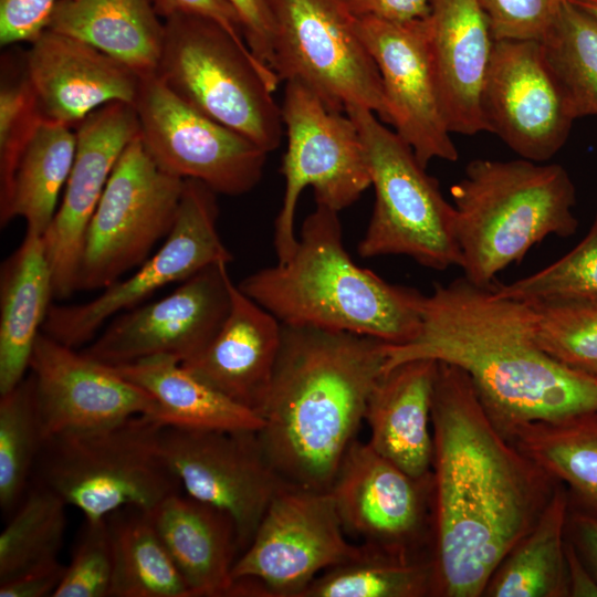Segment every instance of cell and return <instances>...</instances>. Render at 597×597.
I'll return each instance as SVG.
<instances>
[{
    "instance_id": "obj_1",
    "label": "cell",
    "mask_w": 597,
    "mask_h": 597,
    "mask_svg": "<svg viewBox=\"0 0 597 597\" xmlns=\"http://www.w3.org/2000/svg\"><path fill=\"white\" fill-rule=\"evenodd\" d=\"M431 425L432 596L481 597L557 481L494 423L467 373L438 362Z\"/></svg>"
},
{
    "instance_id": "obj_2",
    "label": "cell",
    "mask_w": 597,
    "mask_h": 597,
    "mask_svg": "<svg viewBox=\"0 0 597 597\" xmlns=\"http://www.w3.org/2000/svg\"><path fill=\"white\" fill-rule=\"evenodd\" d=\"M385 352L384 371L420 358L461 368L503 433L597 413V376L540 345L533 304L463 275L423 294L418 333L404 344H386Z\"/></svg>"
},
{
    "instance_id": "obj_3",
    "label": "cell",
    "mask_w": 597,
    "mask_h": 597,
    "mask_svg": "<svg viewBox=\"0 0 597 597\" xmlns=\"http://www.w3.org/2000/svg\"><path fill=\"white\" fill-rule=\"evenodd\" d=\"M387 343L349 332L282 324L281 347L256 413L261 448L292 485L329 491L365 421Z\"/></svg>"
},
{
    "instance_id": "obj_4",
    "label": "cell",
    "mask_w": 597,
    "mask_h": 597,
    "mask_svg": "<svg viewBox=\"0 0 597 597\" xmlns=\"http://www.w3.org/2000/svg\"><path fill=\"white\" fill-rule=\"evenodd\" d=\"M238 286L283 325L404 344L418 333L423 294L391 284L347 253L338 212L322 205L303 221L291 258Z\"/></svg>"
},
{
    "instance_id": "obj_5",
    "label": "cell",
    "mask_w": 597,
    "mask_h": 597,
    "mask_svg": "<svg viewBox=\"0 0 597 597\" xmlns=\"http://www.w3.org/2000/svg\"><path fill=\"white\" fill-rule=\"evenodd\" d=\"M463 276L480 286L544 239L577 230L575 186L558 164L473 159L451 188Z\"/></svg>"
},
{
    "instance_id": "obj_6",
    "label": "cell",
    "mask_w": 597,
    "mask_h": 597,
    "mask_svg": "<svg viewBox=\"0 0 597 597\" xmlns=\"http://www.w3.org/2000/svg\"><path fill=\"white\" fill-rule=\"evenodd\" d=\"M165 22L156 75L185 103L268 154L284 134L273 97L280 81L247 44L217 22L177 15Z\"/></svg>"
},
{
    "instance_id": "obj_7",
    "label": "cell",
    "mask_w": 597,
    "mask_h": 597,
    "mask_svg": "<svg viewBox=\"0 0 597 597\" xmlns=\"http://www.w3.org/2000/svg\"><path fill=\"white\" fill-rule=\"evenodd\" d=\"M164 426L147 415L45 440L32 482L57 494L86 520L126 506L151 510L182 491L160 448Z\"/></svg>"
},
{
    "instance_id": "obj_8",
    "label": "cell",
    "mask_w": 597,
    "mask_h": 597,
    "mask_svg": "<svg viewBox=\"0 0 597 597\" xmlns=\"http://www.w3.org/2000/svg\"><path fill=\"white\" fill-rule=\"evenodd\" d=\"M345 113L365 145L375 191L373 213L357 247L359 255H405L438 271L460 268L455 210L438 181L376 114L360 107Z\"/></svg>"
},
{
    "instance_id": "obj_9",
    "label": "cell",
    "mask_w": 597,
    "mask_h": 597,
    "mask_svg": "<svg viewBox=\"0 0 597 597\" xmlns=\"http://www.w3.org/2000/svg\"><path fill=\"white\" fill-rule=\"evenodd\" d=\"M271 69L280 82H298L332 111L360 107L390 125L378 69L342 0H270Z\"/></svg>"
},
{
    "instance_id": "obj_10",
    "label": "cell",
    "mask_w": 597,
    "mask_h": 597,
    "mask_svg": "<svg viewBox=\"0 0 597 597\" xmlns=\"http://www.w3.org/2000/svg\"><path fill=\"white\" fill-rule=\"evenodd\" d=\"M281 112L287 147L281 167L284 196L274 223L277 262L289 260L296 248L294 220L304 188L313 189L316 205L339 212L371 186L365 145L346 113L329 109L294 81L285 83Z\"/></svg>"
},
{
    "instance_id": "obj_11",
    "label": "cell",
    "mask_w": 597,
    "mask_h": 597,
    "mask_svg": "<svg viewBox=\"0 0 597 597\" xmlns=\"http://www.w3.org/2000/svg\"><path fill=\"white\" fill-rule=\"evenodd\" d=\"M184 186L154 163L138 134L115 164L88 223L76 291L103 290L146 261L170 232Z\"/></svg>"
},
{
    "instance_id": "obj_12",
    "label": "cell",
    "mask_w": 597,
    "mask_h": 597,
    "mask_svg": "<svg viewBox=\"0 0 597 597\" xmlns=\"http://www.w3.org/2000/svg\"><path fill=\"white\" fill-rule=\"evenodd\" d=\"M217 193L186 179L175 223L161 247L126 279L81 304L51 305L42 333L72 348L87 345L102 326L158 290L182 282L205 268L230 263L232 253L218 232Z\"/></svg>"
},
{
    "instance_id": "obj_13",
    "label": "cell",
    "mask_w": 597,
    "mask_h": 597,
    "mask_svg": "<svg viewBox=\"0 0 597 597\" xmlns=\"http://www.w3.org/2000/svg\"><path fill=\"white\" fill-rule=\"evenodd\" d=\"M133 105L140 140L163 171L227 196L244 195L261 180L268 153L185 103L156 73L142 76Z\"/></svg>"
},
{
    "instance_id": "obj_14",
    "label": "cell",
    "mask_w": 597,
    "mask_h": 597,
    "mask_svg": "<svg viewBox=\"0 0 597 597\" xmlns=\"http://www.w3.org/2000/svg\"><path fill=\"white\" fill-rule=\"evenodd\" d=\"M345 533L329 491L285 482L237 558L232 578L254 580L263 597H300L321 573L360 552Z\"/></svg>"
},
{
    "instance_id": "obj_15",
    "label": "cell",
    "mask_w": 597,
    "mask_h": 597,
    "mask_svg": "<svg viewBox=\"0 0 597 597\" xmlns=\"http://www.w3.org/2000/svg\"><path fill=\"white\" fill-rule=\"evenodd\" d=\"M256 432L163 427L160 433L163 455L182 491L232 519L240 554L285 483L266 459Z\"/></svg>"
},
{
    "instance_id": "obj_16",
    "label": "cell",
    "mask_w": 597,
    "mask_h": 597,
    "mask_svg": "<svg viewBox=\"0 0 597 597\" xmlns=\"http://www.w3.org/2000/svg\"><path fill=\"white\" fill-rule=\"evenodd\" d=\"M228 264H211L163 298L116 315L81 352L109 366L155 356L174 357L181 364L195 358L230 312L233 281Z\"/></svg>"
},
{
    "instance_id": "obj_17",
    "label": "cell",
    "mask_w": 597,
    "mask_h": 597,
    "mask_svg": "<svg viewBox=\"0 0 597 597\" xmlns=\"http://www.w3.org/2000/svg\"><path fill=\"white\" fill-rule=\"evenodd\" d=\"M345 532L402 557L430 556L432 472L415 478L355 439L329 490Z\"/></svg>"
},
{
    "instance_id": "obj_18",
    "label": "cell",
    "mask_w": 597,
    "mask_h": 597,
    "mask_svg": "<svg viewBox=\"0 0 597 597\" xmlns=\"http://www.w3.org/2000/svg\"><path fill=\"white\" fill-rule=\"evenodd\" d=\"M488 132L521 158L551 159L565 144L576 119L541 41L494 42L482 91Z\"/></svg>"
},
{
    "instance_id": "obj_19",
    "label": "cell",
    "mask_w": 597,
    "mask_h": 597,
    "mask_svg": "<svg viewBox=\"0 0 597 597\" xmlns=\"http://www.w3.org/2000/svg\"><path fill=\"white\" fill-rule=\"evenodd\" d=\"M356 27L381 78L396 134L425 167L433 159L455 161L428 49L426 18L389 21L357 18Z\"/></svg>"
},
{
    "instance_id": "obj_20",
    "label": "cell",
    "mask_w": 597,
    "mask_h": 597,
    "mask_svg": "<svg viewBox=\"0 0 597 597\" xmlns=\"http://www.w3.org/2000/svg\"><path fill=\"white\" fill-rule=\"evenodd\" d=\"M75 349L44 333L33 348L29 370L45 440L134 416L154 417L156 404L147 391Z\"/></svg>"
},
{
    "instance_id": "obj_21",
    "label": "cell",
    "mask_w": 597,
    "mask_h": 597,
    "mask_svg": "<svg viewBox=\"0 0 597 597\" xmlns=\"http://www.w3.org/2000/svg\"><path fill=\"white\" fill-rule=\"evenodd\" d=\"M76 149L56 213L43 234L54 297L76 291L85 233L112 170L126 146L139 134L133 104L108 103L75 126Z\"/></svg>"
},
{
    "instance_id": "obj_22",
    "label": "cell",
    "mask_w": 597,
    "mask_h": 597,
    "mask_svg": "<svg viewBox=\"0 0 597 597\" xmlns=\"http://www.w3.org/2000/svg\"><path fill=\"white\" fill-rule=\"evenodd\" d=\"M23 57L39 112L46 119L75 127L108 103L136 100L142 76L77 38L46 29Z\"/></svg>"
},
{
    "instance_id": "obj_23",
    "label": "cell",
    "mask_w": 597,
    "mask_h": 597,
    "mask_svg": "<svg viewBox=\"0 0 597 597\" xmlns=\"http://www.w3.org/2000/svg\"><path fill=\"white\" fill-rule=\"evenodd\" d=\"M428 49L437 91L451 134L488 132L482 91L494 38L479 0H430Z\"/></svg>"
},
{
    "instance_id": "obj_24",
    "label": "cell",
    "mask_w": 597,
    "mask_h": 597,
    "mask_svg": "<svg viewBox=\"0 0 597 597\" xmlns=\"http://www.w3.org/2000/svg\"><path fill=\"white\" fill-rule=\"evenodd\" d=\"M281 341V322L233 282L223 325L198 356L181 365L232 401L256 412L271 384Z\"/></svg>"
},
{
    "instance_id": "obj_25",
    "label": "cell",
    "mask_w": 597,
    "mask_h": 597,
    "mask_svg": "<svg viewBox=\"0 0 597 597\" xmlns=\"http://www.w3.org/2000/svg\"><path fill=\"white\" fill-rule=\"evenodd\" d=\"M438 362L420 358L384 371L366 406L368 443L411 476H429L433 437L431 407Z\"/></svg>"
},
{
    "instance_id": "obj_26",
    "label": "cell",
    "mask_w": 597,
    "mask_h": 597,
    "mask_svg": "<svg viewBox=\"0 0 597 597\" xmlns=\"http://www.w3.org/2000/svg\"><path fill=\"white\" fill-rule=\"evenodd\" d=\"M149 513L192 597L231 596L232 568L240 555L232 519L184 491Z\"/></svg>"
},
{
    "instance_id": "obj_27",
    "label": "cell",
    "mask_w": 597,
    "mask_h": 597,
    "mask_svg": "<svg viewBox=\"0 0 597 597\" xmlns=\"http://www.w3.org/2000/svg\"><path fill=\"white\" fill-rule=\"evenodd\" d=\"M54 297L43 235L25 232L0 270V395L27 376Z\"/></svg>"
},
{
    "instance_id": "obj_28",
    "label": "cell",
    "mask_w": 597,
    "mask_h": 597,
    "mask_svg": "<svg viewBox=\"0 0 597 597\" xmlns=\"http://www.w3.org/2000/svg\"><path fill=\"white\" fill-rule=\"evenodd\" d=\"M46 29L85 41L146 76L157 71L165 22L153 0H57Z\"/></svg>"
},
{
    "instance_id": "obj_29",
    "label": "cell",
    "mask_w": 597,
    "mask_h": 597,
    "mask_svg": "<svg viewBox=\"0 0 597 597\" xmlns=\"http://www.w3.org/2000/svg\"><path fill=\"white\" fill-rule=\"evenodd\" d=\"M112 367L151 396L153 419L164 427L259 431L263 425L256 412L217 391L174 357Z\"/></svg>"
},
{
    "instance_id": "obj_30",
    "label": "cell",
    "mask_w": 597,
    "mask_h": 597,
    "mask_svg": "<svg viewBox=\"0 0 597 597\" xmlns=\"http://www.w3.org/2000/svg\"><path fill=\"white\" fill-rule=\"evenodd\" d=\"M74 127L41 117L18 157L11 181L0 195V224L20 217L27 232L43 235L59 208L76 149Z\"/></svg>"
},
{
    "instance_id": "obj_31",
    "label": "cell",
    "mask_w": 597,
    "mask_h": 597,
    "mask_svg": "<svg viewBox=\"0 0 597 597\" xmlns=\"http://www.w3.org/2000/svg\"><path fill=\"white\" fill-rule=\"evenodd\" d=\"M569 502L557 482L532 530L500 563L484 590L486 597H569L566 531Z\"/></svg>"
},
{
    "instance_id": "obj_32",
    "label": "cell",
    "mask_w": 597,
    "mask_h": 597,
    "mask_svg": "<svg viewBox=\"0 0 597 597\" xmlns=\"http://www.w3.org/2000/svg\"><path fill=\"white\" fill-rule=\"evenodd\" d=\"M504 434L566 488L569 510L597 519V413L528 422Z\"/></svg>"
},
{
    "instance_id": "obj_33",
    "label": "cell",
    "mask_w": 597,
    "mask_h": 597,
    "mask_svg": "<svg viewBox=\"0 0 597 597\" xmlns=\"http://www.w3.org/2000/svg\"><path fill=\"white\" fill-rule=\"evenodd\" d=\"M106 522L113 561L109 597H192L148 510L122 507Z\"/></svg>"
},
{
    "instance_id": "obj_34",
    "label": "cell",
    "mask_w": 597,
    "mask_h": 597,
    "mask_svg": "<svg viewBox=\"0 0 597 597\" xmlns=\"http://www.w3.org/2000/svg\"><path fill=\"white\" fill-rule=\"evenodd\" d=\"M360 546L355 557L316 576L300 597L432 596L430 556L402 557Z\"/></svg>"
},
{
    "instance_id": "obj_35",
    "label": "cell",
    "mask_w": 597,
    "mask_h": 597,
    "mask_svg": "<svg viewBox=\"0 0 597 597\" xmlns=\"http://www.w3.org/2000/svg\"><path fill=\"white\" fill-rule=\"evenodd\" d=\"M67 504L32 482L0 534V583L59 559Z\"/></svg>"
},
{
    "instance_id": "obj_36",
    "label": "cell",
    "mask_w": 597,
    "mask_h": 597,
    "mask_svg": "<svg viewBox=\"0 0 597 597\" xmlns=\"http://www.w3.org/2000/svg\"><path fill=\"white\" fill-rule=\"evenodd\" d=\"M44 443L30 373L0 395V507L7 517L30 488Z\"/></svg>"
},
{
    "instance_id": "obj_37",
    "label": "cell",
    "mask_w": 597,
    "mask_h": 597,
    "mask_svg": "<svg viewBox=\"0 0 597 597\" xmlns=\"http://www.w3.org/2000/svg\"><path fill=\"white\" fill-rule=\"evenodd\" d=\"M541 42L575 118L597 115V19L567 0Z\"/></svg>"
},
{
    "instance_id": "obj_38",
    "label": "cell",
    "mask_w": 597,
    "mask_h": 597,
    "mask_svg": "<svg viewBox=\"0 0 597 597\" xmlns=\"http://www.w3.org/2000/svg\"><path fill=\"white\" fill-rule=\"evenodd\" d=\"M532 304L537 341L549 355L585 371L597 367V296Z\"/></svg>"
},
{
    "instance_id": "obj_39",
    "label": "cell",
    "mask_w": 597,
    "mask_h": 597,
    "mask_svg": "<svg viewBox=\"0 0 597 597\" xmlns=\"http://www.w3.org/2000/svg\"><path fill=\"white\" fill-rule=\"evenodd\" d=\"M503 296L543 302L597 296V213L585 238L552 264L514 282L493 283Z\"/></svg>"
},
{
    "instance_id": "obj_40",
    "label": "cell",
    "mask_w": 597,
    "mask_h": 597,
    "mask_svg": "<svg viewBox=\"0 0 597 597\" xmlns=\"http://www.w3.org/2000/svg\"><path fill=\"white\" fill-rule=\"evenodd\" d=\"M3 56L0 85V195L4 193L21 149L38 121L39 112L25 67L19 70Z\"/></svg>"
},
{
    "instance_id": "obj_41",
    "label": "cell",
    "mask_w": 597,
    "mask_h": 597,
    "mask_svg": "<svg viewBox=\"0 0 597 597\" xmlns=\"http://www.w3.org/2000/svg\"><path fill=\"white\" fill-rule=\"evenodd\" d=\"M113 561L106 519L86 520L52 597H109Z\"/></svg>"
},
{
    "instance_id": "obj_42",
    "label": "cell",
    "mask_w": 597,
    "mask_h": 597,
    "mask_svg": "<svg viewBox=\"0 0 597 597\" xmlns=\"http://www.w3.org/2000/svg\"><path fill=\"white\" fill-rule=\"evenodd\" d=\"M498 40L542 41L567 0H479Z\"/></svg>"
},
{
    "instance_id": "obj_43",
    "label": "cell",
    "mask_w": 597,
    "mask_h": 597,
    "mask_svg": "<svg viewBox=\"0 0 597 597\" xmlns=\"http://www.w3.org/2000/svg\"><path fill=\"white\" fill-rule=\"evenodd\" d=\"M57 0H0V44L31 43L46 30Z\"/></svg>"
},
{
    "instance_id": "obj_44",
    "label": "cell",
    "mask_w": 597,
    "mask_h": 597,
    "mask_svg": "<svg viewBox=\"0 0 597 597\" xmlns=\"http://www.w3.org/2000/svg\"><path fill=\"white\" fill-rule=\"evenodd\" d=\"M235 10L245 44L251 53L271 67L273 56V14L270 0H227Z\"/></svg>"
},
{
    "instance_id": "obj_45",
    "label": "cell",
    "mask_w": 597,
    "mask_h": 597,
    "mask_svg": "<svg viewBox=\"0 0 597 597\" xmlns=\"http://www.w3.org/2000/svg\"><path fill=\"white\" fill-rule=\"evenodd\" d=\"M153 2L157 14L164 21L177 15L206 18L217 22L238 42L245 44L240 19L227 0H153Z\"/></svg>"
},
{
    "instance_id": "obj_46",
    "label": "cell",
    "mask_w": 597,
    "mask_h": 597,
    "mask_svg": "<svg viewBox=\"0 0 597 597\" xmlns=\"http://www.w3.org/2000/svg\"><path fill=\"white\" fill-rule=\"evenodd\" d=\"M65 570L60 559L0 583V597L53 596Z\"/></svg>"
},
{
    "instance_id": "obj_47",
    "label": "cell",
    "mask_w": 597,
    "mask_h": 597,
    "mask_svg": "<svg viewBox=\"0 0 597 597\" xmlns=\"http://www.w3.org/2000/svg\"><path fill=\"white\" fill-rule=\"evenodd\" d=\"M357 18L374 17L389 21H412L426 18L430 0H342Z\"/></svg>"
},
{
    "instance_id": "obj_48",
    "label": "cell",
    "mask_w": 597,
    "mask_h": 597,
    "mask_svg": "<svg viewBox=\"0 0 597 597\" xmlns=\"http://www.w3.org/2000/svg\"><path fill=\"white\" fill-rule=\"evenodd\" d=\"M566 534L597 579V519L569 510Z\"/></svg>"
},
{
    "instance_id": "obj_49",
    "label": "cell",
    "mask_w": 597,
    "mask_h": 597,
    "mask_svg": "<svg viewBox=\"0 0 597 597\" xmlns=\"http://www.w3.org/2000/svg\"><path fill=\"white\" fill-rule=\"evenodd\" d=\"M565 551L569 597H597V579L582 561L567 534Z\"/></svg>"
},
{
    "instance_id": "obj_50",
    "label": "cell",
    "mask_w": 597,
    "mask_h": 597,
    "mask_svg": "<svg viewBox=\"0 0 597 597\" xmlns=\"http://www.w3.org/2000/svg\"><path fill=\"white\" fill-rule=\"evenodd\" d=\"M570 1L597 19V0H570Z\"/></svg>"
},
{
    "instance_id": "obj_51",
    "label": "cell",
    "mask_w": 597,
    "mask_h": 597,
    "mask_svg": "<svg viewBox=\"0 0 597 597\" xmlns=\"http://www.w3.org/2000/svg\"><path fill=\"white\" fill-rule=\"evenodd\" d=\"M588 373H591V374H594V375H596V376H597V367H596V368H594V369H591V370H590V371H588Z\"/></svg>"
}]
</instances>
